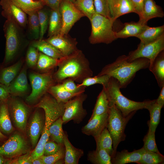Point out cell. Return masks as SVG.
Segmentation results:
<instances>
[{
    "instance_id": "cell-1",
    "label": "cell",
    "mask_w": 164,
    "mask_h": 164,
    "mask_svg": "<svg viewBox=\"0 0 164 164\" xmlns=\"http://www.w3.org/2000/svg\"><path fill=\"white\" fill-rule=\"evenodd\" d=\"M57 66L58 69L53 76L55 82L58 84L67 79L80 83L93 75L89 60L79 49L58 60Z\"/></svg>"
},
{
    "instance_id": "cell-2",
    "label": "cell",
    "mask_w": 164,
    "mask_h": 164,
    "mask_svg": "<svg viewBox=\"0 0 164 164\" xmlns=\"http://www.w3.org/2000/svg\"><path fill=\"white\" fill-rule=\"evenodd\" d=\"M149 60L147 58H140L129 61L128 56L123 55L105 66L97 75H109L118 81L121 88H124L131 82L138 71L149 68Z\"/></svg>"
},
{
    "instance_id": "cell-3",
    "label": "cell",
    "mask_w": 164,
    "mask_h": 164,
    "mask_svg": "<svg viewBox=\"0 0 164 164\" xmlns=\"http://www.w3.org/2000/svg\"><path fill=\"white\" fill-rule=\"evenodd\" d=\"M103 87L109 103L114 104L124 117H126L138 110L147 109L148 106L154 101L137 102L127 98L121 93L118 81L112 77H110L107 84Z\"/></svg>"
},
{
    "instance_id": "cell-4",
    "label": "cell",
    "mask_w": 164,
    "mask_h": 164,
    "mask_svg": "<svg viewBox=\"0 0 164 164\" xmlns=\"http://www.w3.org/2000/svg\"><path fill=\"white\" fill-rule=\"evenodd\" d=\"M91 26L89 40L93 44H109L117 39L113 29L114 21L95 12L90 20Z\"/></svg>"
},
{
    "instance_id": "cell-5",
    "label": "cell",
    "mask_w": 164,
    "mask_h": 164,
    "mask_svg": "<svg viewBox=\"0 0 164 164\" xmlns=\"http://www.w3.org/2000/svg\"><path fill=\"white\" fill-rule=\"evenodd\" d=\"M109 105L108 117L106 128L112 139L114 156L117 152L119 144L121 142L125 140L126 136L125 133V128L136 111L132 113L126 117H124L114 104L109 103Z\"/></svg>"
},
{
    "instance_id": "cell-6",
    "label": "cell",
    "mask_w": 164,
    "mask_h": 164,
    "mask_svg": "<svg viewBox=\"0 0 164 164\" xmlns=\"http://www.w3.org/2000/svg\"><path fill=\"white\" fill-rule=\"evenodd\" d=\"M20 27L11 19H6L3 30L5 38V51L4 62L8 63L15 56L20 44Z\"/></svg>"
},
{
    "instance_id": "cell-7",
    "label": "cell",
    "mask_w": 164,
    "mask_h": 164,
    "mask_svg": "<svg viewBox=\"0 0 164 164\" xmlns=\"http://www.w3.org/2000/svg\"><path fill=\"white\" fill-rule=\"evenodd\" d=\"M53 75L50 72L42 74L31 73L29 74L32 91L26 98L28 102L35 101L48 93L50 87L55 84Z\"/></svg>"
},
{
    "instance_id": "cell-8",
    "label": "cell",
    "mask_w": 164,
    "mask_h": 164,
    "mask_svg": "<svg viewBox=\"0 0 164 164\" xmlns=\"http://www.w3.org/2000/svg\"><path fill=\"white\" fill-rule=\"evenodd\" d=\"M64 104L58 102L48 93L43 96L36 107L42 108L44 111V128L48 129L53 122L62 117L64 111Z\"/></svg>"
},
{
    "instance_id": "cell-9",
    "label": "cell",
    "mask_w": 164,
    "mask_h": 164,
    "mask_svg": "<svg viewBox=\"0 0 164 164\" xmlns=\"http://www.w3.org/2000/svg\"><path fill=\"white\" fill-rule=\"evenodd\" d=\"M27 141L21 134L16 132L0 146V155L5 158H13L29 153Z\"/></svg>"
},
{
    "instance_id": "cell-10",
    "label": "cell",
    "mask_w": 164,
    "mask_h": 164,
    "mask_svg": "<svg viewBox=\"0 0 164 164\" xmlns=\"http://www.w3.org/2000/svg\"><path fill=\"white\" fill-rule=\"evenodd\" d=\"M87 94L82 93L70 99L64 104V111L62 117L63 124L73 120L75 123H80L87 113L83 107Z\"/></svg>"
},
{
    "instance_id": "cell-11",
    "label": "cell",
    "mask_w": 164,
    "mask_h": 164,
    "mask_svg": "<svg viewBox=\"0 0 164 164\" xmlns=\"http://www.w3.org/2000/svg\"><path fill=\"white\" fill-rule=\"evenodd\" d=\"M164 50V34L156 40L147 44L140 43L137 48L131 51L128 56L129 61L137 59L145 58L149 60V68L152 65L158 55Z\"/></svg>"
},
{
    "instance_id": "cell-12",
    "label": "cell",
    "mask_w": 164,
    "mask_h": 164,
    "mask_svg": "<svg viewBox=\"0 0 164 164\" xmlns=\"http://www.w3.org/2000/svg\"><path fill=\"white\" fill-rule=\"evenodd\" d=\"M62 21V28L60 33L61 35L68 34L75 23L84 16L69 0H62L59 6Z\"/></svg>"
},
{
    "instance_id": "cell-13",
    "label": "cell",
    "mask_w": 164,
    "mask_h": 164,
    "mask_svg": "<svg viewBox=\"0 0 164 164\" xmlns=\"http://www.w3.org/2000/svg\"><path fill=\"white\" fill-rule=\"evenodd\" d=\"M9 106L15 125L20 130L24 131L29 112L28 107L21 100L16 99L10 101Z\"/></svg>"
},
{
    "instance_id": "cell-14",
    "label": "cell",
    "mask_w": 164,
    "mask_h": 164,
    "mask_svg": "<svg viewBox=\"0 0 164 164\" xmlns=\"http://www.w3.org/2000/svg\"><path fill=\"white\" fill-rule=\"evenodd\" d=\"M45 40L58 49L64 56L73 53L78 49L76 39L68 34L63 35L57 34L49 37Z\"/></svg>"
},
{
    "instance_id": "cell-15",
    "label": "cell",
    "mask_w": 164,
    "mask_h": 164,
    "mask_svg": "<svg viewBox=\"0 0 164 164\" xmlns=\"http://www.w3.org/2000/svg\"><path fill=\"white\" fill-rule=\"evenodd\" d=\"M2 15L7 19H11L20 27H25L27 23L26 14L10 0H0Z\"/></svg>"
},
{
    "instance_id": "cell-16",
    "label": "cell",
    "mask_w": 164,
    "mask_h": 164,
    "mask_svg": "<svg viewBox=\"0 0 164 164\" xmlns=\"http://www.w3.org/2000/svg\"><path fill=\"white\" fill-rule=\"evenodd\" d=\"M108 117V112L90 119L88 123L82 128V132L96 139L106 127Z\"/></svg>"
},
{
    "instance_id": "cell-17",
    "label": "cell",
    "mask_w": 164,
    "mask_h": 164,
    "mask_svg": "<svg viewBox=\"0 0 164 164\" xmlns=\"http://www.w3.org/2000/svg\"><path fill=\"white\" fill-rule=\"evenodd\" d=\"M45 119L40 112L36 111L32 116L27 127V132L32 147H36L43 131Z\"/></svg>"
},
{
    "instance_id": "cell-18",
    "label": "cell",
    "mask_w": 164,
    "mask_h": 164,
    "mask_svg": "<svg viewBox=\"0 0 164 164\" xmlns=\"http://www.w3.org/2000/svg\"><path fill=\"white\" fill-rule=\"evenodd\" d=\"M111 18L114 21L120 16L135 11L130 0H108Z\"/></svg>"
},
{
    "instance_id": "cell-19",
    "label": "cell",
    "mask_w": 164,
    "mask_h": 164,
    "mask_svg": "<svg viewBox=\"0 0 164 164\" xmlns=\"http://www.w3.org/2000/svg\"><path fill=\"white\" fill-rule=\"evenodd\" d=\"M164 13L161 7L156 4L153 0H144L143 10L139 17V22L147 24L150 19L156 17L162 18Z\"/></svg>"
},
{
    "instance_id": "cell-20",
    "label": "cell",
    "mask_w": 164,
    "mask_h": 164,
    "mask_svg": "<svg viewBox=\"0 0 164 164\" xmlns=\"http://www.w3.org/2000/svg\"><path fill=\"white\" fill-rule=\"evenodd\" d=\"M142 148L132 152L127 150L121 152H116L114 156L111 157V162L114 164H125L129 163H137L140 159L145 151Z\"/></svg>"
},
{
    "instance_id": "cell-21",
    "label": "cell",
    "mask_w": 164,
    "mask_h": 164,
    "mask_svg": "<svg viewBox=\"0 0 164 164\" xmlns=\"http://www.w3.org/2000/svg\"><path fill=\"white\" fill-rule=\"evenodd\" d=\"M9 93L15 95H21L28 89L26 69L23 68L18 75L11 82L7 87Z\"/></svg>"
},
{
    "instance_id": "cell-22",
    "label": "cell",
    "mask_w": 164,
    "mask_h": 164,
    "mask_svg": "<svg viewBox=\"0 0 164 164\" xmlns=\"http://www.w3.org/2000/svg\"><path fill=\"white\" fill-rule=\"evenodd\" d=\"M124 27L118 32H115L117 39L126 38L131 36L136 37L146 29L149 26L139 21L126 22Z\"/></svg>"
},
{
    "instance_id": "cell-23",
    "label": "cell",
    "mask_w": 164,
    "mask_h": 164,
    "mask_svg": "<svg viewBox=\"0 0 164 164\" xmlns=\"http://www.w3.org/2000/svg\"><path fill=\"white\" fill-rule=\"evenodd\" d=\"M64 144L65 146L64 164H78L80 158L84 155L83 150L73 146L70 142L65 132Z\"/></svg>"
},
{
    "instance_id": "cell-24",
    "label": "cell",
    "mask_w": 164,
    "mask_h": 164,
    "mask_svg": "<svg viewBox=\"0 0 164 164\" xmlns=\"http://www.w3.org/2000/svg\"><path fill=\"white\" fill-rule=\"evenodd\" d=\"M149 70L154 75L161 88L164 86V52H161L154 60Z\"/></svg>"
},
{
    "instance_id": "cell-25",
    "label": "cell",
    "mask_w": 164,
    "mask_h": 164,
    "mask_svg": "<svg viewBox=\"0 0 164 164\" xmlns=\"http://www.w3.org/2000/svg\"><path fill=\"white\" fill-rule=\"evenodd\" d=\"M164 34V26L155 27L149 26L143 32L135 37L140 40L143 44L153 42L159 39Z\"/></svg>"
},
{
    "instance_id": "cell-26",
    "label": "cell",
    "mask_w": 164,
    "mask_h": 164,
    "mask_svg": "<svg viewBox=\"0 0 164 164\" xmlns=\"http://www.w3.org/2000/svg\"><path fill=\"white\" fill-rule=\"evenodd\" d=\"M0 130L6 134L11 133L13 130L6 101L0 103Z\"/></svg>"
},
{
    "instance_id": "cell-27",
    "label": "cell",
    "mask_w": 164,
    "mask_h": 164,
    "mask_svg": "<svg viewBox=\"0 0 164 164\" xmlns=\"http://www.w3.org/2000/svg\"><path fill=\"white\" fill-rule=\"evenodd\" d=\"M31 45L40 52L56 59L59 60L64 57L58 49L45 40H38L34 41Z\"/></svg>"
},
{
    "instance_id": "cell-28",
    "label": "cell",
    "mask_w": 164,
    "mask_h": 164,
    "mask_svg": "<svg viewBox=\"0 0 164 164\" xmlns=\"http://www.w3.org/2000/svg\"><path fill=\"white\" fill-rule=\"evenodd\" d=\"M22 63L19 61L12 66L3 68L0 71V83L7 87L19 72Z\"/></svg>"
},
{
    "instance_id": "cell-29",
    "label": "cell",
    "mask_w": 164,
    "mask_h": 164,
    "mask_svg": "<svg viewBox=\"0 0 164 164\" xmlns=\"http://www.w3.org/2000/svg\"><path fill=\"white\" fill-rule=\"evenodd\" d=\"M48 93L51 94L59 102L65 103L81 94L73 93L64 89L60 83L54 84L51 86Z\"/></svg>"
},
{
    "instance_id": "cell-30",
    "label": "cell",
    "mask_w": 164,
    "mask_h": 164,
    "mask_svg": "<svg viewBox=\"0 0 164 164\" xmlns=\"http://www.w3.org/2000/svg\"><path fill=\"white\" fill-rule=\"evenodd\" d=\"M26 14L29 15L43 8L44 5L37 0H10Z\"/></svg>"
},
{
    "instance_id": "cell-31",
    "label": "cell",
    "mask_w": 164,
    "mask_h": 164,
    "mask_svg": "<svg viewBox=\"0 0 164 164\" xmlns=\"http://www.w3.org/2000/svg\"><path fill=\"white\" fill-rule=\"evenodd\" d=\"M63 122L60 117L53 122L48 130L50 137L52 141L62 145H64V132L62 128Z\"/></svg>"
},
{
    "instance_id": "cell-32",
    "label": "cell",
    "mask_w": 164,
    "mask_h": 164,
    "mask_svg": "<svg viewBox=\"0 0 164 164\" xmlns=\"http://www.w3.org/2000/svg\"><path fill=\"white\" fill-rule=\"evenodd\" d=\"M48 36L60 34L62 26L61 17L59 9L51 10L50 14Z\"/></svg>"
},
{
    "instance_id": "cell-33",
    "label": "cell",
    "mask_w": 164,
    "mask_h": 164,
    "mask_svg": "<svg viewBox=\"0 0 164 164\" xmlns=\"http://www.w3.org/2000/svg\"><path fill=\"white\" fill-rule=\"evenodd\" d=\"M155 101V100H154L147 108L149 111L150 116V119L148 122L149 129L154 133H155L156 128L159 122L161 111L162 108Z\"/></svg>"
},
{
    "instance_id": "cell-34",
    "label": "cell",
    "mask_w": 164,
    "mask_h": 164,
    "mask_svg": "<svg viewBox=\"0 0 164 164\" xmlns=\"http://www.w3.org/2000/svg\"><path fill=\"white\" fill-rule=\"evenodd\" d=\"M95 140L96 143V148L104 149L111 157L113 156L112 139L106 127L103 130L100 135Z\"/></svg>"
},
{
    "instance_id": "cell-35",
    "label": "cell",
    "mask_w": 164,
    "mask_h": 164,
    "mask_svg": "<svg viewBox=\"0 0 164 164\" xmlns=\"http://www.w3.org/2000/svg\"><path fill=\"white\" fill-rule=\"evenodd\" d=\"M88 160L94 164H112L111 157L104 149L96 148L95 150L90 151L87 155Z\"/></svg>"
},
{
    "instance_id": "cell-36",
    "label": "cell",
    "mask_w": 164,
    "mask_h": 164,
    "mask_svg": "<svg viewBox=\"0 0 164 164\" xmlns=\"http://www.w3.org/2000/svg\"><path fill=\"white\" fill-rule=\"evenodd\" d=\"M109 102L106 94L102 89L98 95L92 114L90 119L108 112L109 110Z\"/></svg>"
},
{
    "instance_id": "cell-37",
    "label": "cell",
    "mask_w": 164,
    "mask_h": 164,
    "mask_svg": "<svg viewBox=\"0 0 164 164\" xmlns=\"http://www.w3.org/2000/svg\"><path fill=\"white\" fill-rule=\"evenodd\" d=\"M58 61V60L39 52L36 65L39 70L48 72L57 66Z\"/></svg>"
},
{
    "instance_id": "cell-38",
    "label": "cell",
    "mask_w": 164,
    "mask_h": 164,
    "mask_svg": "<svg viewBox=\"0 0 164 164\" xmlns=\"http://www.w3.org/2000/svg\"><path fill=\"white\" fill-rule=\"evenodd\" d=\"M73 2L77 9L90 20L96 12L93 0H77Z\"/></svg>"
},
{
    "instance_id": "cell-39",
    "label": "cell",
    "mask_w": 164,
    "mask_h": 164,
    "mask_svg": "<svg viewBox=\"0 0 164 164\" xmlns=\"http://www.w3.org/2000/svg\"><path fill=\"white\" fill-rule=\"evenodd\" d=\"M49 130L44 127L40 138L34 149L30 154L32 160L40 157L43 155L45 145L49 140Z\"/></svg>"
},
{
    "instance_id": "cell-40",
    "label": "cell",
    "mask_w": 164,
    "mask_h": 164,
    "mask_svg": "<svg viewBox=\"0 0 164 164\" xmlns=\"http://www.w3.org/2000/svg\"><path fill=\"white\" fill-rule=\"evenodd\" d=\"M164 156L161 153H158L145 150L142 155L140 159L137 163L161 164H164Z\"/></svg>"
},
{
    "instance_id": "cell-41",
    "label": "cell",
    "mask_w": 164,
    "mask_h": 164,
    "mask_svg": "<svg viewBox=\"0 0 164 164\" xmlns=\"http://www.w3.org/2000/svg\"><path fill=\"white\" fill-rule=\"evenodd\" d=\"M27 23L30 33L33 38L39 39L40 34V26L37 12L29 15Z\"/></svg>"
},
{
    "instance_id": "cell-42",
    "label": "cell",
    "mask_w": 164,
    "mask_h": 164,
    "mask_svg": "<svg viewBox=\"0 0 164 164\" xmlns=\"http://www.w3.org/2000/svg\"><path fill=\"white\" fill-rule=\"evenodd\" d=\"M110 76L107 75L101 76L97 75L94 77H91L85 79L81 83L77 84L80 87H88L97 84H100L103 86L108 83Z\"/></svg>"
},
{
    "instance_id": "cell-43",
    "label": "cell",
    "mask_w": 164,
    "mask_h": 164,
    "mask_svg": "<svg viewBox=\"0 0 164 164\" xmlns=\"http://www.w3.org/2000/svg\"><path fill=\"white\" fill-rule=\"evenodd\" d=\"M143 148L146 151L161 153L158 149L155 140V133L149 129L148 133L143 139Z\"/></svg>"
},
{
    "instance_id": "cell-44",
    "label": "cell",
    "mask_w": 164,
    "mask_h": 164,
    "mask_svg": "<svg viewBox=\"0 0 164 164\" xmlns=\"http://www.w3.org/2000/svg\"><path fill=\"white\" fill-rule=\"evenodd\" d=\"M40 26V34L39 40L43 39L44 34L46 32L49 25L50 14L48 12L43 9L37 12Z\"/></svg>"
},
{
    "instance_id": "cell-45",
    "label": "cell",
    "mask_w": 164,
    "mask_h": 164,
    "mask_svg": "<svg viewBox=\"0 0 164 164\" xmlns=\"http://www.w3.org/2000/svg\"><path fill=\"white\" fill-rule=\"evenodd\" d=\"M95 12L106 17L111 19L108 0H93Z\"/></svg>"
},
{
    "instance_id": "cell-46",
    "label": "cell",
    "mask_w": 164,
    "mask_h": 164,
    "mask_svg": "<svg viewBox=\"0 0 164 164\" xmlns=\"http://www.w3.org/2000/svg\"><path fill=\"white\" fill-rule=\"evenodd\" d=\"M67 91L73 93L82 94L84 93L85 87L77 86L74 81L70 79H67L60 83Z\"/></svg>"
},
{
    "instance_id": "cell-47",
    "label": "cell",
    "mask_w": 164,
    "mask_h": 164,
    "mask_svg": "<svg viewBox=\"0 0 164 164\" xmlns=\"http://www.w3.org/2000/svg\"><path fill=\"white\" fill-rule=\"evenodd\" d=\"M38 50L31 45L29 48L26 53V60L27 65L32 67L36 65L39 53Z\"/></svg>"
},
{
    "instance_id": "cell-48",
    "label": "cell",
    "mask_w": 164,
    "mask_h": 164,
    "mask_svg": "<svg viewBox=\"0 0 164 164\" xmlns=\"http://www.w3.org/2000/svg\"><path fill=\"white\" fill-rule=\"evenodd\" d=\"M63 147L54 154L48 156L43 155L41 156L44 164H54L59 160L63 159L65 156V149Z\"/></svg>"
},
{
    "instance_id": "cell-49",
    "label": "cell",
    "mask_w": 164,
    "mask_h": 164,
    "mask_svg": "<svg viewBox=\"0 0 164 164\" xmlns=\"http://www.w3.org/2000/svg\"><path fill=\"white\" fill-rule=\"evenodd\" d=\"M63 146L53 141H48L45 145L43 155L48 156L54 154L59 151Z\"/></svg>"
},
{
    "instance_id": "cell-50",
    "label": "cell",
    "mask_w": 164,
    "mask_h": 164,
    "mask_svg": "<svg viewBox=\"0 0 164 164\" xmlns=\"http://www.w3.org/2000/svg\"><path fill=\"white\" fill-rule=\"evenodd\" d=\"M28 153L24 155L19 156L16 159L10 162L9 163L16 164H31L32 159L30 154Z\"/></svg>"
},
{
    "instance_id": "cell-51",
    "label": "cell",
    "mask_w": 164,
    "mask_h": 164,
    "mask_svg": "<svg viewBox=\"0 0 164 164\" xmlns=\"http://www.w3.org/2000/svg\"><path fill=\"white\" fill-rule=\"evenodd\" d=\"M41 2L45 5L49 7L51 10L59 9V6L62 0H37Z\"/></svg>"
},
{
    "instance_id": "cell-52",
    "label": "cell",
    "mask_w": 164,
    "mask_h": 164,
    "mask_svg": "<svg viewBox=\"0 0 164 164\" xmlns=\"http://www.w3.org/2000/svg\"><path fill=\"white\" fill-rule=\"evenodd\" d=\"M134 7L135 13L139 17L141 15L144 6V0H130Z\"/></svg>"
},
{
    "instance_id": "cell-53",
    "label": "cell",
    "mask_w": 164,
    "mask_h": 164,
    "mask_svg": "<svg viewBox=\"0 0 164 164\" xmlns=\"http://www.w3.org/2000/svg\"><path fill=\"white\" fill-rule=\"evenodd\" d=\"M9 94L7 87L5 85L0 83V103L7 101Z\"/></svg>"
},
{
    "instance_id": "cell-54",
    "label": "cell",
    "mask_w": 164,
    "mask_h": 164,
    "mask_svg": "<svg viewBox=\"0 0 164 164\" xmlns=\"http://www.w3.org/2000/svg\"><path fill=\"white\" fill-rule=\"evenodd\" d=\"M159 95L156 99L155 102L163 108L164 105V86L161 88Z\"/></svg>"
},
{
    "instance_id": "cell-55",
    "label": "cell",
    "mask_w": 164,
    "mask_h": 164,
    "mask_svg": "<svg viewBox=\"0 0 164 164\" xmlns=\"http://www.w3.org/2000/svg\"><path fill=\"white\" fill-rule=\"evenodd\" d=\"M32 163L33 164H44L41 157L32 160Z\"/></svg>"
},
{
    "instance_id": "cell-56",
    "label": "cell",
    "mask_w": 164,
    "mask_h": 164,
    "mask_svg": "<svg viewBox=\"0 0 164 164\" xmlns=\"http://www.w3.org/2000/svg\"><path fill=\"white\" fill-rule=\"evenodd\" d=\"M8 160L0 155V164L6 163Z\"/></svg>"
},
{
    "instance_id": "cell-57",
    "label": "cell",
    "mask_w": 164,
    "mask_h": 164,
    "mask_svg": "<svg viewBox=\"0 0 164 164\" xmlns=\"http://www.w3.org/2000/svg\"><path fill=\"white\" fill-rule=\"evenodd\" d=\"M6 137L0 131V141H2L5 140Z\"/></svg>"
},
{
    "instance_id": "cell-58",
    "label": "cell",
    "mask_w": 164,
    "mask_h": 164,
    "mask_svg": "<svg viewBox=\"0 0 164 164\" xmlns=\"http://www.w3.org/2000/svg\"><path fill=\"white\" fill-rule=\"evenodd\" d=\"M70 1H71L72 2H73L76 0H69Z\"/></svg>"
},
{
    "instance_id": "cell-59",
    "label": "cell",
    "mask_w": 164,
    "mask_h": 164,
    "mask_svg": "<svg viewBox=\"0 0 164 164\" xmlns=\"http://www.w3.org/2000/svg\"><path fill=\"white\" fill-rule=\"evenodd\" d=\"M0 144H1V143L0 142Z\"/></svg>"
}]
</instances>
